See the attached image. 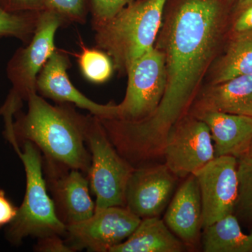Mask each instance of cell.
<instances>
[{
    "instance_id": "24",
    "label": "cell",
    "mask_w": 252,
    "mask_h": 252,
    "mask_svg": "<svg viewBox=\"0 0 252 252\" xmlns=\"http://www.w3.org/2000/svg\"><path fill=\"white\" fill-rule=\"evenodd\" d=\"M137 0H91L94 24L105 22Z\"/></svg>"
},
{
    "instance_id": "27",
    "label": "cell",
    "mask_w": 252,
    "mask_h": 252,
    "mask_svg": "<svg viewBox=\"0 0 252 252\" xmlns=\"http://www.w3.org/2000/svg\"><path fill=\"white\" fill-rule=\"evenodd\" d=\"M34 251L39 252H73L66 240L61 235H53L38 239Z\"/></svg>"
},
{
    "instance_id": "2",
    "label": "cell",
    "mask_w": 252,
    "mask_h": 252,
    "mask_svg": "<svg viewBox=\"0 0 252 252\" xmlns=\"http://www.w3.org/2000/svg\"><path fill=\"white\" fill-rule=\"evenodd\" d=\"M27 100L28 112L14 122L18 144H34L44 156L46 168L74 169L88 174L91 162L86 139L89 117L65 103L51 105L36 92L30 94Z\"/></svg>"
},
{
    "instance_id": "19",
    "label": "cell",
    "mask_w": 252,
    "mask_h": 252,
    "mask_svg": "<svg viewBox=\"0 0 252 252\" xmlns=\"http://www.w3.org/2000/svg\"><path fill=\"white\" fill-rule=\"evenodd\" d=\"M203 230L202 245L205 252H252V232L244 233L233 214Z\"/></svg>"
},
{
    "instance_id": "4",
    "label": "cell",
    "mask_w": 252,
    "mask_h": 252,
    "mask_svg": "<svg viewBox=\"0 0 252 252\" xmlns=\"http://www.w3.org/2000/svg\"><path fill=\"white\" fill-rule=\"evenodd\" d=\"M18 156L26 172V193L16 217L7 225L6 238L11 245L18 246L29 237L39 239L66 235V225L58 217L48 193L40 151L34 144L25 141Z\"/></svg>"
},
{
    "instance_id": "6",
    "label": "cell",
    "mask_w": 252,
    "mask_h": 252,
    "mask_svg": "<svg viewBox=\"0 0 252 252\" xmlns=\"http://www.w3.org/2000/svg\"><path fill=\"white\" fill-rule=\"evenodd\" d=\"M86 139L91 156L88 179L95 195V210L126 207V187L135 168L118 153L95 116L89 117Z\"/></svg>"
},
{
    "instance_id": "21",
    "label": "cell",
    "mask_w": 252,
    "mask_h": 252,
    "mask_svg": "<svg viewBox=\"0 0 252 252\" xmlns=\"http://www.w3.org/2000/svg\"><path fill=\"white\" fill-rule=\"evenodd\" d=\"M81 49L79 64L84 77L95 84L108 80L114 69V64L108 55L98 50L88 49L83 44Z\"/></svg>"
},
{
    "instance_id": "14",
    "label": "cell",
    "mask_w": 252,
    "mask_h": 252,
    "mask_svg": "<svg viewBox=\"0 0 252 252\" xmlns=\"http://www.w3.org/2000/svg\"><path fill=\"white\" fill-rule=\"evenodd\" d=\"M185 179L169 203L164 221L186 246H194L202 230L201 196L196 177Z\"/></svg>"
},
{
    "instance_id": "29",
    "label": "cell",
    "mask_w": 252,
    "mask_h": 252,
    "mask_svg": "<svg viewBox=\"0 0 252 252\" xmlns=\"http://www.w3.org/2000/svg\"><path fill=\"white\" fill-rule=\"evenodd\" d=\"M248 155H252V143L251 147H250V152H249Z\"/></svg>"
},
{
    "instance_id": "15",
    "label": "cell",
    "mask_w": 252,
    "mask_h": 252,
    "mask_svg": "<svg viewBox=\"0 0 252 252\" xmlns=\"http://www.w3.org/2000/svg\"><path fill=\"white\" fill-rule=\"evenodd\" d=\"M208 126L215 157L248 155L252 143V117L217 111L189 113Z\"/></svg>"
},
{
    "instance_id": "22",
    "label": "cell",
    "mask_w": 252,
    "mask_h": 252,
    "mask_svg": "<svg viewBox=\"0 0 252 252\" xmlns=\"http://www.w3.org/2000/svg\"><path fill=\"white\" fill-rule=\"evenodd\" d=\"M39 11L12 13L0 6V36H13L28 41L35 31Z\"/></svg>"
},
{
    "instance_id": "1",
    "label": "cell",
    "mask_w": 252,
    "mask_h": 252,
    "mask_svg": "<svg viewBox=\"0 0 252 252\" xmlns=\"http://www.w3.org/2000/svg\"><path fill=\"white\" fill-rule=\"evenodd\" d=\"M224 0H177L158 34L155 47L165 59L167 82L156 110L142 120H119L114 142L137 166L157 162L172 129L189 114L224 31Z\"/></svg>"
},
{
    "instance_id": "9",
    "label": "cell",
    "mask_w": 252,
    "mask_h": 252,
    "mask_svg": "<svg viewBox=\"0 0 252 252\" xmlns=\"http://www.w3.org/2000/svg\"><path fill=\"white\" fill-rule=\"evenodd\" d=\"M164 163L178 178L193 175L215 158L208 126L189 114L175 126L167 137Z\"/></svg>"
},
{
    "instance_id": "26",
    "label": "cell",
    "mask_w": 252,
    "mask_h": 252,
    "mask_svg": "<svg viewBox=\"0 0 252 252\" xmlns=\"http://www.w3.org/2000/svg\"><path fill=\"white\" fill-rule=\"evenodd\" d=\"M0 6L12 13L33 12L44 9L43 0H0Z\"/></svg>"
},
{
    "instance_id": "23",
    "label": "cell",
    "mask_w": 252,
    "mask_h": 252,
    "mask_svg": "<svg viewBox=\"0 0 252 252\" xmlns=\"http://www.w3.org/2000/svg\"><path fill=\"white\" fill-rule=\"evenodd\" d=\"M44 9L51 10L62 17L74 21L82 19L85 13V0H43Z\"/></svg>"
},
{
    "instance_id": "8",
    "label": "cell",
    "mask_w": 252,
    "mask_h": 252,
    "mask_svg": "<svg viewBox=\"0 0 252 252\" xmlns=\"http://www.w3.org/2000/svg\"><path fill=\"white\" fill-rule=\"evenodd\" d=\"M141 220L126 207L100 209L90 218L67 225L66 241L73 252H110L132 234Z\"/></svg>"
},
{
    "instance_id": "10",
    "label": "cell",
    "mask_w": 252,
    "mask_h": 252,
    "mask_svg": "<svg viewBox=\"0 0 252 252\" xmlns=\"http://www.w3.org/2000/svg\"><path fill=\"white\" fill-rule=\"evenodd\" d=\"M238 161L230 156L215 157L193 174L201 196L202 229L233 215L238 195Z\"/></svg>"
},
{
    "instance_id": "25",
    "label": "cell",
    "mask_w": 252,
    "mask_h": 252,
    "mask_svg": "<svg viewBox=\"0 0 252 252\" xmlns=\"http://www.w3.org/2000/svg\"><path fill=\"white\" fill-rule=\"evenodd\" d=\"M252 30V0H240L232 21L233 32Z\"/></svg>"
},
{
    "instance_id": "7",
    "label": "cell",
    "mask_w": 252,
    "mask_h": 252,
    "mask_svg": "<svg viewBox=\"0 0 252 252\" xmlns=\"http://www.w3.org/2000/svg\"><path fill=\"white\" fill-rule=\"evenodd\" d=\"M125 97L119 106L122 120H142L156 110L166 87L165 59L161 51L154 46L129 68Z\"/></svg>"
},
{
    "instance_id": "5",
    "label": "cell",
    "mask_w": 252,
    "mask_h": 252,
    "mask_svg": "<svg viewBox=\"0 0 252 252\" xmlns=\"http://www.w3.org/2000/svg\"><path fill=\"white\" fill-rule=\"evenodd\" d=\"M62 20L61 15L51 10H41L32 39L27 47L18 49L10 60L6 72L12 89L0 107L5 133L13 132L15 114L23 101L27 100L32 93L36 92L37 75L56 51L55 35Z\"/></svg>"
},
{
    "instance_id": "13",
    "label": "cell",
    "mask_w": 252,
    "mask_h": 252,
    "mask_svg": "<svg viewBox=\"0 0 252 252\" xmlns=\"http://www.w3.org/2000/svg\"><path fill=\"white\" fill-rule=\"evenodd\" d=\"M68 65L67 58L55 51L38 76L36 91H39L43 96L56 102L75 104L98 118H118V104L96 103L74 87L68 77Z\"/></svg>"
},
{
    "instance_id": "18",
    "label": "cell",
    "mask_w": 252,
    "mask_h": 252,
    "mask_svg": "<svg viewBox=\"0 0 252 252\" xmlns=\"http://www.w3.org/2000/svg\"><path fill=\"white\" fill-rule=\"evenodd\" d=\"M252 74V30L233 32L224 55L214 66L211 84Z\"/></svg>"
},
{
    "instance_id": "28",
    "label": "cell",
    "mask_w": 252,
    "mask_h": 252,
    "mask_svg": "<svg viewBox=\"0 0 252 252\" xmlns=\"http://www.w3.org/2000/svg\"><path fill=\"white\" fill-rule=\"evenodd\" d=\"M18 208L6 196L4 190L0 189V228L9 225L14 220Z\"/></svg>"
},
{
    "instance_id": "3",
    "label": "cell",
    "mask_w": 252,
    "mask_h": 252,
    "mask_svg": "<svg viewBox=\"0 0 252 252\" xmlns=\"http://www.w3.org/2000/svg\"><path fill=\"white\" fill-rule=\"evenodd\" d=\"M167 0H137L105 22L94 24L97 45L114 68L127 73L136 60L155 46Z\"/></svg>"
},
{
    "instance_id": "11",
    "label": "cell",
    "mask_w": 252,
    "mask_h": 252,
    "mask_svg": "<svg viewBox=\"0 0 252 252\" xmlns=\"http://www.w3.org/2000/svg\"><path fill=\"white\" fill-rule=\"evenodd\" d=\"M177 180L165 163L134 169L126 187V208L141 219L159 217L170 203Z\"/></svg>"
},
{
    "instance_id": "20",
    "label": "cell",
    "mask_w": 252,
    "mask_h": 252,
    "mask_svg": "<svg viewBox=\"0 0 252 252\" xmlns=\"http://www.w3.org/2000/svg\"><path fill=\"white\" fill-rule=\"evenodd\" d=\"M237 172L238 195L233 215L239 221L252 227V155L240 158Z\"/></svg>"
},
{
    "instance_id": "17",
    "label": "cell",
    "mask_w": 252,
    "mask_h": 252,
    "mask_svg": "<svg viewBox=\"0 0 252 252\" xmlns=\"http://www.w3.org/2000/svg\"><path fill=\"white\" fill-rule=\"evenodd\" d=\"M186 245L159 217L142 219L127 240L110 252H182Z\"/></svg>"
},
{
    "instance_id": "16",
    "label": "cell",
    "mask_w": 252,
    "mask_h": 252,
    "mask_svg": "<svg viewBox=\"0 0 252 252\" xmlns=\"http://www.w3.org/2000/svg\"><path fill=\"white\" fill-rule=\"evenodd\" d=\"M201 111L252 117V74L209 86L198 94L189 113Z\"/></svg>"
},
{
    "instance_id": "12",
    "label": "cell",
    "mask_w": 252,
    "mask_h": 252,
    "mask_svg": "<svg viewBox=\"0 0 252 252\" xmlns=\"http://www.w3.org/2000/svg\"><path fill=\"white\" fill-rule=\"evenodd\" d=\"M47 189L51 192L60 220L67 225L90 218L95 212L89 181L78 170L44 169Z\"/></svg>"
}]
</instances>
